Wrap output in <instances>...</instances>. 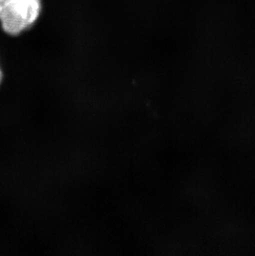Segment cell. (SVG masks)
Returning a JSON list of instances; mask_svg holds the SVG:
<instances>
[{"instance_id":"6da1fadb","label":"cell","mask_w":255,"mask_h":256,"mask_svg":"<svg viewBox=\"0 0 255 256\" xmlns=\"http://www.w3.org/2000/svg\"><path fill=\"white\" fill-rule=\"evenodd\" d=\"M41 10V0H0L2 31L10 36H18L34 26Z\"/></svg>"},{"instance_id":"7a4b0ae2","label":"cell","mask_w":255,"mask_h":256,"mask_svg":"<svg viewBox=\"0 0 255 256\" xmlns=\"http://www.w3.org/2000/svg\"><path fill=\"white\" fill-rule=\"evenodd\" d=\"M2 69H1V68H0V86H1V84H2Z\"/></svg>"}]
</instances>
